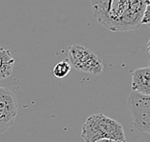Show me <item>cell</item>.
Segmentation results:
<instances>
[{"label":"cell","mask_w":150,"mask_h":142,"mask_svg":"<svg viewBox=\"0 0 150 142\" xmlns=\"http://www.w3.org/2000/svg\"><path fill=\"white\" fill-rule=\"evenodd\" d=\"M92 11L98 22L111 32H127L138 29L145 9L142 0L92 1Z\"/></svg>","instance_id":"cell-1"},{"label":"cell","mask_w":150,"mask_h":142,"mask_svg":"<svg viewBox=\"0 0 150 142\" xmlns=\"http://www.w3.org/2000/svg\"><path fill=\"white\" fill-rule=\"evenodd\" d=\"M81 137L85 142H97L102 139L125 142L122 126L102 114L92 115L86 119L82 126Z\"/></svg>","instance_id":"cell-2"},{"label":"cell","mask_w":150,"mask_h":142,"mask_svg":"<svg viewBox=\"0 0 150 142\" xmlns=\"http://www.w3.org/2000/svg\"><path fill=\"white\" fill-rule=\"evenodd\" d=\"M69 60L75 69L92 75H100L103 71L102 61L86 47L72 45L69 48Z\"/></svg>","instance_id":"cell-3"},{"label":"cell","mask_w":150,"mask_h":142,"mask_svg":"<svg viewBox=\"0 0 150 142\" xmlns=\"http://www.w3.org/2000/svg\"><path fill=\"white\" fill-rule=\"evenodd\" d=\"M128 107L136 129L150 134V96H141L131 92L128 97Z\"/></svg>","instance_id":"cell-4"},{"label":"cell","mask_w":150,"mask_h":142,"mask_svg":"<svg viewBox=\"0 0 150 142\" xmlns=\"http://www.w3.org/2000/svg\"><path fill=\"white\" fill-rule=\"evenodd\" d=\"M18 105L14 93L0 87V134L6 132L16 121Z\"/></svg>","instance_id":"cell-5"},{"label":"cell","mask_w":150,"mask_h":142,"mask_svg":"<svg viewBox=\"0 0 150 142\" xmlns=\"http://www.w3.org/2000/svg\"><path fill=\"white\" fill-rule=\"evenodd\" d=\"M131 89L141 96H150V68H140L131 72Z\"/></svg>","instance_id":"cell-6"},{"label":"cell","mask_w":150,"mask_h":142,"mask_svg":"<svg viewBox=\"0 0 150 142\" xmlns=\"http://www.w3.org/2000/svg\"><path fill=\"white\" fill-rule=\"evenodd\" d=\"M14 59L9 50L0 47V80L6 79L13 72Z\"/></svg>","instance_id":"cell-7"},{"label":"cell","mask_w":150,"mask_h":142,"mask_svg":"<svg viewBox=\"0 0 150 142\" xmlns=\"http://www.w3.org/2000/svg\"><path fill=\"white\" fill-rule=\"evenodd\" d=\"M71 64L68 62L67 60H62L60 62H58L56 66L53 69V75L54 77L58 79L64 78L65 76L69 75V72H71Z\"/></svg>","instance_id":"cell-8"},{"label":"cell","mask_w":150,"mask_h":142,"mask_svg":"<svg viewBox=\"0 0 150 142\" xmlns=\"http://www.w3.org/2000/svg\"><path fill=\"white\" fill-rule=\"evenodd\" d=\"M142 24H150V1H145V9L142 15Z\"/></svg>","instance_id":"cell-9"},{"label":"cell","mask_w":150,"mask_h":142,"mask_svg":"<svg viewBox=\"0 0 150 142\" xmlns=\"http://www.w3.org/2000/svg\"><path fill=\"white\" fill-rule=\"evenodd\" d=\"M97 142H120V141H115V140H109V139H102V140L97 141Z\"/></svg>","instance_id":"cell-10"},{"label":"cell","mask_w":150,"mask_h":142,"mask_svg":"<svg viewBox=\"0 0 150 142\" xmlns=\"http://www.w3.org/2000/svg\"><path fill=\"white\" fill-rule=\"evenodd\" d=\"M147 51H148V53H150V38H149V41L147 43Z\"/></svg>","instance_id":"cell-11"},{"label":"cell","mask_w":150,"mask_h":142,"mask_svg":"<svg viewBox=\"0 0 150 142\" xmlns=\"http://www.w3.org/2000/svg\"><path fill=\"white\" fill-rule=\"evenodd\" d=\"M148 67L150 68V59H149V61H148Z\"/></svg>","instance_id":"cell-12"},{"label":"cell","mask_w":150,"mask_h":142,"mask_svg":"<svg viewBox=\"0 0 150 142\" xmlns=\"http://www.w3.org/2000/svg\"><path fill=\"white\" fill-rule=\"evenodd\" d=\"M148 28H149V29H150V24H149V25H148Z\"/></svg>","instance_id":"cell-13"}]
</instances>
